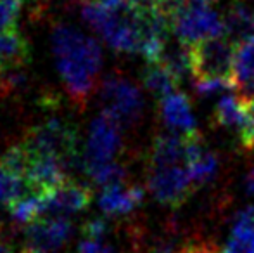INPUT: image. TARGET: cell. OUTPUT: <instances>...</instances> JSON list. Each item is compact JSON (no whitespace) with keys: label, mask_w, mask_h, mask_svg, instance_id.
Segmentation results:
<instances>
[{"label":"cell","mask_w":254,"mask_h":253,"mask_svg":"<svg viewBox=\"0 0 254 253\" xmlns=\"http://www.w3.org/2000/svg\"><path fill=\"white\" fill-rule=\"evenodd\" d=\"M52 52L69 99L83 109L95 90L102 66V51L97 40L69 24H56L52 30Z\"/></svg>","instance_id":"obj_1"},{"label":"cell","mask_w":254,"mask_h":253,"mask_svg":"<svg viewBox=\"0 0 254 253\" xmlns=\"http://www.w3.org/2000/svg\"><path fill=\"white\" fill-rule=\"evenodd\" d=\"M237 45L227 37H216L199 44L189 45L190 71L195 82L204 80H232Z\"/></svg>","instance_id":"obj_2"},{"label":"cell","mask_w":254,"mask_h":253,"mask_svg":"<svg viewBox=\"0 0 254 253\" xmlns=\"http://www.w3.org/2000/svg\"><path fill=\"white\" fill-rule=\"evenodd\" d=\"M23 146L35 156H56L71 167L78 156V132L63 120H47L31 128Z\"/></svg>","instance_id":"obj_3"},{"label":"cell","mask_w":254,"mask_h":253,"mask_svg":"<svg viewBox=\"0 0 254 253\" xmlns=\"http://www.w3.org/2000/svg\"><path fill=\"white\" fill-rule=\"evenodd\" d=\"M104 113L113 116L121 127H133L140 120L144 99L137 85L120 73H111L101 85Z\"/></svg>","instance_id":"obj_4"},{"label":"cell","mask_w":254,"mask_h":253,"mask_svg":"<svg viewBox=\"0 0 254 253\" xmlns=\"http://www.w3.org/2000/svg\"><path fill=\"white\" fill-rule=\"evenodd\" d=\"M173 33L185 45H194L209 38L225 37V23L209 5L189 0L173 17Z\"/></svg>","instance_id":"obj_5"},{"label":"cell","mask_w":254,"mask_h":253,"mask_svg":"<svg viewBox=\"0 0 254 253\" xmlns=\"http://www.w3.org/2000/svg\"><path fill=\"white\" fill-rule=\"evenodd\" d=\"M121 128L123 127L107 113H102L92 122L83 151V169L87 175H92L101 167L114 162V156L123 146Z\"/></svg>","instance_id":"obj_6"},{"label":"cell","mask_w":254,"mask_h":253,"mask_svg":"<svg viewBox=\"0 0 254 253\" xmlns=\"http://www.w3.org/2000/svg\"><path fill=\"white\" fill-rule=\"evenodd\" d=\"M147 186L157 201L171 208L184 205L195 189L187 165L149 169Z\"/></svg>","instance_id":"obj_7"},{"label":"cell","mask_w":254,"mask_h":253,"mask_svg":"<svg viewBox=\"0 0 254 253\" xmlns=\"http://www.w3.org/2000/svg\"><path fill=\"white\" fill-rule=\"evenodd\" d=\"M92 201V189L83 184L67 180L63 186L44 194V213L42 219H66L81 210Z\"/></svg>","instance_id":"obj_8"},{"label":"cell","mask_w":254,"mask_h":253,"mask_svg":"<svg viewBox=\"0 0 254 253\" xmlns=\"http://www.w3.org/2000/svg\"><path fill=\"white\" fill-rule=\"evenodd\" d=\"M73 233L67 219H38L26 229L28 248L37 253L57 252Z\"/></svg>","instance_id":"obj_9"},{"label":"cell","mask_w":254,"mask_h":253,"mask_svg":"<svg viewBox=\"0 0 254 253\" xmlns=\"http://www.w3.org/2000/svg\"><path fill=\"white\" fill-rule=\"evenodd\" d=\"M187 142L189 135L184 134H161L154 139L151 155H149V169H164V167L187 165Z\"/></svg>","instance_id":"obj_10"},{"label":"cell","mask_w":254,"mask_h":253,"mask_svg":"<svg viewBox=\"0 0 254 253\" xmlns=\"http://www.w3.org/2000/svg\"><path fill=\"white\" fill-rule=\"evenodd\" d=\"M225 37L235 45L254 37V3L251 0H232L223 17Z\"/></svg>","instance_id":"obj_11"},{"label":"cell","mask_w":254,"mask_h":253,"mask_svg":"<svg viewBox=\"0 0 254 253\" xmlns=\"http://www.w3.org/2000/svg\"><path fill=\"white\" fill-rule=\"evenodd\" d=\"M159 111L164 123L170 128H173V130H180L184 135H192L195 132H199L197 127H195V118L190 108V101L182 92H175V94L161 99Z\"/></svg>","instance_id":"obj_12"},{"label":"cell","mask_w":254,"mask_h":253,"mask_svg":"<svg viewBox=\"0 0 254 253\" xmlns=\"http://www.w3.org/2000/svg\"><path fill=\"white\" fill-rule=\"evenodd\" d=\"M144 196V187H123V184H120V186L102 189L101 196H99V206L106 215H127L140 205Z\"/></svg>","instance_id":"obj_13"},{"label":"cell","mask_w":254,"mask_h":253,"mask_svg":"<svg viewBox=\"0 0 254 253\" xmlns=\"http://www.w3.org/2000/svg\"><path fill=\"white\" fill-rule=\"evenodd\" d=\"M234 85L239 99L254 97V37L242 42L235 49L234 61Z\"/></svg>","instance_id":"obj_14"},{"label":"cell","mask_w":254,"mask_h":253,"mask_svg":"<svg viewBox=\"0 0 254 253\" xmlns=\"http://www.w3.org/2000/svg\"><path fill=\"white\" fill-rule=\"evenodd\" d=\"M221 253H254V206L237 213L234 229Z\"/></svg>","instance_id":"obj_15"},{"label":"cell","mask_w":254,"mask_h":253,"mask_svg":"<svg viewBox=\"0 0 254 253\" xmlns=\"http://www.w3.org/2000/svg\"><path fill=\"white\" fill-rule=\"evenodd\" d=\"M30 59V47L17 30L0 35V71L23 68Z\"/></svg>","instance_id":"obj_16"},{"label":"cell","mask_w":254,"mask_h":253,"mask_svg":"<svg viewBox=\"0 0 254 253\" xmlns=\"http://www.w3.org/2000/svg\"><path fill=\"white\" fill-rule=\"evenodd\" d=\"M144 85L152 95L156 97L164 99L168 95L175 94L178 88V82L173 78V75L166 70L161 63H149L147 68L144 70L142 75Z\"/></svg>","instance_id":"obj_17"},{"label":"cell","mask_w":254,"mask_h":253,"mask_svg":"<svg viewBox=\"0 0 254 253\" xmlns=\"http://www.w3.org/2000/svg\"><path fill=\"white\" fill-rule=\"evenodd\" d=\"M161 64L173 75L175 80L180 84L190 71V51H189V45L182 44L178 40V44H168L164 49L163 56H161Z\"/></svg>","instance_id":"obj_18"},{"label":"cell","mask_w":254,"mask_h":253,"mask_svg":"<svg viewBox=\"0 0 254 253\" xmlns=\"http://www.w3.org/2000/svg\"><path fill=\"white\" fill-rule=\"evenodd\" d=\"M214 125L221 128H232V130H242L244 125V113H242V102L234 95H225L220 99L213 113Z\"/></svg>","instance_id":"obj_19"},{"label":"cell","mask_w":254,"mask_h":253,"mask_svg":"<svg viewBox=\"0 0 254 253\" xmlns=\"http://www.w3.org/2000/svg\"><path fill=\"white\" fill-rule=\"evenodd\" d=\"M10 215L17 224H33L38 219H42L44 213V194L40 192H30V194L23 196L17 199L16 203L9 206Z\"/></svg>","instance_id":"obj_20"},{"label":"cell","mask_w":254,"mask_h":253,"mask_svg":"<svg viewBox=\"0 0 254 253\" xmlns=\"http://www.w3.org/2000/svg\"><path fill=\"white\" fill-rule=\"evenodd\" d=\"M31 155L23 144H14L3 153L0 160V167L5 170L9 175H14L17 179L26 180V175L30 172Z\"/></svg>","instance_id":"obj_21"},{"label":"cell","mask_w":254,"mask_h":253,"mask_svg":"<svg viewBox=\"0 0 254 253\" xmlns=\"http://www.w3.org/2000/svg\"><path fill=\"white\" fill-rule=\"evenodd\" d=\"M88 177H90L97 186H102L104 189H106V187L123 184V180L127 179V169H125L121 163L111 162V163H107V165L101 167L99 170H95V172Z\"/></svg>","instance_id":"obj_22"},{"label":"cell","mask_w":254,"mask_h":253,"mask_svg":"<svg viewBox=\"0 0 254 253\" xmlns=\"http://www.w3.org/2000/svg\"><path fill=\"white\" fill-rule=\"evenodd\" d=\"M242 113H244V125L239 132V144L246 151L254 149V97L241 99Z\"/></svg>","instance_id":"obj_23"},{"label":"cell","mask_w":254,"mask_h":253,"mask_svg":"<svg viewBox=\"0 0 254 253\" xmlns=\"http://www.w3.org/2000/svg\"><path fill=\"white\" fill-rule=\"evenodd\" d=\"M23 0H0V35L16 30L14 24L19 16Z\"/></svg>","instance_id":"obj_24"},{"label":"cell","mask_w":254,"mask_h":253,"mask_svg":"<svg viewBox=\"0 0 254 253\" xmlns=\"http://www.w3.org/2000/svg\"><path fill=\"white\" fill-rule=\"evenodd\" d=\"M235 85L232 80H204V82H195V92L202 97L207 95L218 94V92L225 90H234Z\"/></svg>","instance_id":"obj_25"},{"label":"cell","mask_w":254,"mask_h":253,"mask_svg":"<svg viewBox=\"0 0 254 253\" xmlns=\"http://www.w3.org/2000/svg\"><path fill=\"white\" fill-rule=\"evenodd\" d=\"M107 231H109V226H107V222L104 219L90 220V222L83 227L85 240H94V241H102L104 236L107 234Z\"/></svg>","instance_id":"obj_26"},{"label":"cell","mask_w":254,"mask_h":253,"mask_svg":"<svg viewBox=\"0 0 254 253\" xmlns=\"http://www.w3.org/2000/svg\"><path fill=\"white\" fill-rule=\"evenodd\" d=\"M127 3L137 14H154L159 10L161 0H127Z\"/></svg>","instance_id":"obj_27"},{"label":"cell","mask_w":254,"mask_h":253,"mask_svg":"<svg viewBox=\"0 0 254 253\" xmlns=\"http://www.w3.org/2000/svg\"><path fill=\"white\" fill-rule=\"evenodd\" d=\"M78 253H118L113 247L104 245L102 241L83 240L78 247Z\"/></svg>","instance_id":"obj_28"},{"label":"cell","mask_w":254,"mask_h":253,"mask_svg":"<svg viewBox=\"0 0 254 253\" xmlns=\"http://www.w3.org/2000/svg\"><path fill=\"white\" fill-rule=\"evenodd\" d=\"M177 253H220V252L216 250L214 245L204 243V241H195V243H187Z\"/></svg>","instance_id":"obj_29"},{"label":"cell","mask_w":254,"mask_h":253,"mask_svg":"<svg viewBox=\"0 0 254 253\" xmlns=\"http://www.w3.org/2000/svg\"><path fill=\"white\" fill-rule=\"evenodd\" d=\"M101 2L107 7V9H111V10H121L123 7L128 5L127 0H101Z\"/></svg>","instance_id":"obj_30"},{"label":"cell","mask_w":254,"mask_h":253,"mask_svg":"<svg viewBox=\"0 0 254 253\" xmlns=\"http://www.w3.org/2000/svg\"><path fill=\"white\" fill-rule=\"evenodd\" d=\"M246 191L249 194H254V169L249 170V173L246 175Z\"/></svg>","instance_id":"obj_31"},{"label":"cell","mask_w":254,"mask_h":253,"mask_svg":"<svg viewBox=\"0 0 254 253\" xmlns=\"http://www.w3.org/2000/svg\"><path fill=\"white\" fill-rule=\"evenodd\" d=\"M0 253H10V248L5 243H2V241H0Z\"/></svg>","instance_id":"obj_32"},{"label":"cell","mask_w":254,"mask_h":253,"mask_svg":"<svg viewBox=\"0 0 254 253\" xmlns=\"http://www.w3.org/2000/svg\"><path fill=\"white\" fill-rule=\"evenodd\" d=\"M194 2H199V3H204V5H209L211 7V3L218 2V0H194Z\"/></svg>","instance_id":"obj_33"},{"label":"cell","mask_w":254,"mask_h":253,"mask_svg":"<svg viewBox=\"0 0 254 253\" xmlns=\"http://www.w3.org/2000/svg\"><path fill=\"white\" fill-rule=\"evenodd\" d=\"M21 253H37V252H33V250H30V248H26V250L21 252Z\"/></svg>","instance_id":"obj_34"}]
</instances>
